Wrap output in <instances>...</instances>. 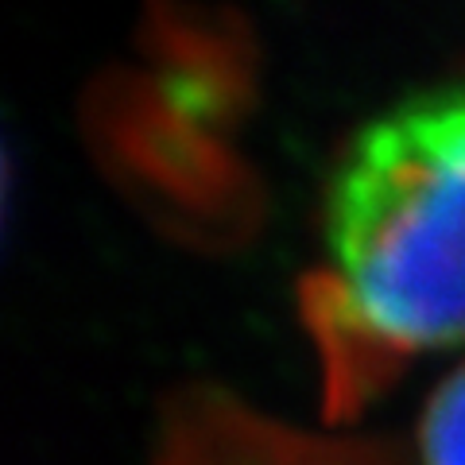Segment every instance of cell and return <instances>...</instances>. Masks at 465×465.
<instances>
[{"label": "cell", "instance_id": "1", "mask_svg": "<svg viewBox=\"0 0 465 465\" xmlns=\"http://www.w3.org/2000/svg\"><path fill=\"white\" fill-rule=\"evenodd\" d=\"M295 307L326 427L465 341V82L403 94L345 136Z\"/></svg>", "mask_w": 465, "mask_h": 465}, {"label": "cell", "instance_id": "2", "mask_svg": "<svg viewBox=\"0 0 465 465\" xmlns=\"http://www.w3.org/2000/svg\"><path fill=\"white\" fill-rule=\"evenodd\" d=\"M148 465H415L411 446L307 427L213 381L179 384L155 411Z\"/></svg>", "mask_w": 465, "mask_h": 465}, {"label": "cell", "instance_id": "3", "mask_svg": "<svg viewBox=\"0 0 465 465\" xmlns=\"http://www.w3.org/2000/svg\"><path fill=\"white\" fill-rule=\"evenodd\" d=\"M407 446L415 465H465V365L427 391Z\"/></svg>", "mask_w": 465, "mask_h": 465}]
</instances>
